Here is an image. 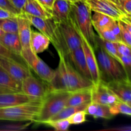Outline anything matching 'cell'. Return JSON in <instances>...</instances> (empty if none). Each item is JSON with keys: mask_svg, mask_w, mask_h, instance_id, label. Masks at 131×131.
I'll list each match as a JSON object with an SVG mask.
<instances>
[{"mask_svg": "<svg viewBox=\"0 0 131 131\" xmlns=\"http://www.w3.org/2000/svg\"><path fill=\"white\" fill-rule=\"evenodd\" d=\"M0 8L7 10L15 15H19L21 14L20 11H19L10 2V0H0Z\"/></svg>", "mask_w": 131, "mask_h": 131, "instance_id": "obj_36", "label": "cell"}, {"mask_svg": "<svg viewBox=\"0 0 131 131\" xmlns=\"http://www.w3.org/2000/svg\"><path fill=\"white\" fill-rule=\"evenodd\" d=\"M59 63L55 70V74L52 81L47 83V90L49 91H68L67 72L66 67V58L62 52H58Z\"/></svg>", "mask_w": 131, "mask_h": 131, "instance_id": "obj_8", "label": "cell"}, {"mask_svg": "<svg viewBox=\"0 0 131 131\" xmlns=\"http://www.w3.org/2000/svg\"><path fill=\"white\" fill-rule=\"evenodd\" d=\"M44 124L53 128L54 130L58 131H66L70 127V125L67 118L60 119L56 120H49Z\"/></svg>", "mask_w": 131, "mask_h": 131, "instance_id": "obj_31", "label": "cell"}, {"mask_svg": "<svg viewBox=\"0 0 131 131\" xmlns=\"http://www.w3.org/2000/svg\"><path fill=\"white\" fill-rule=\"evenodd\" d=\"M66 58V57H65ZM66 67L67 72V81L69 92H74L81 90L92 88L93 82L89 80L74 69L66 58Z\"/></svg>", "mask_w": 131, "mask_h": 131, "instance_id": "obj_12", "label": "cell"}, {"mask_svg": "<svg viewBox=\"0 0 131 131\" xmlns=\"http://www.w3.org/2000/svg\"><path fill=\"white\" fill-rule=\"evenodd\" d=\"M97 45L101 46L108 54L120 61V56L116 50L115 42L105 40L99 37H97Z\"/></svg>", "mask_w": 131, "mask_h": 131, "instance_id": "obj_28", "label": "cell"}, {"mask_svg": "<svg viewBox=\"0 0 131 131\" xmlns=\"http://www.w3.org/2000/svg\"><path fill=\"white\" fill-rule=\"evenodd\" d=\"M86 114L84 110L75 113L67 118L71 125H78L84 123L86 121Z\"/></svg>", "mask_w": 131, "mask_h": 131, "instance_id": "obj_33", "label": "cell"}, {"mask_svg": "<svg viewBox=\"0 0 131 131\" xmlns=\"http://www.w3.org/2000/svg\"><path fill=\"white\" fill-rule=\"evenodd\" d=\"M0 56L14 59V60H17V61L22 63H23V61H24V60H23V59L22 58V57L17 56V55L15 54H14L13 52H12L10 51H9L6 47H5V46L2 44V43H1V42H0Z\"/></svg>", "mask_w": 131, "mask_h": 131, "instance_id": "obj_37", "label": "cell"}, {"mask_svg": "<svg viewBox=\"0 0 131 131\" xmlns=\"http://www.w3.org/2000/svg\"><path fill=\"white\" fill-rule=\"evenodd\" d=\"M97 34H98V37L99 38L105 40L112 42H122L121 40L118 37H116L110 29H106L103 31H101L97 33Z\"/></svg>", "mask_w": 131, "mask_h": 131, "instance_id": "obj_34", "label": "cell"}, {"mask_svg": "<svg viewBox=\"0 0 131 131\" xmlns=\"http://www.w3.org/2000/svg\"><path fill=\"white\" fill-rule=\"evenodd\" d=\"M91 11L108 15L116 20L122 19L124 14L109 0H86Z\"/></svg>", "mask_w": 131, "mask_h": 131, "instance_id": "obj_14", "label": "cell"}, {"mask_svg": "<svg viewBox=\"0 0 131 131\" xmlns=\"http://www.w3.org/2000/svg\"><path fill=\"white\" fill-rule=\"evenodd\" d=\"M90 102H87V103L84 104H82L78 106H65L58 113L56 114L55 116H54L49 120H60V119L68 118L69 116H71L72 115H73L75 113L85 110V108L86 107V106H88Z\"/></svg>", "mask_w": 131, "mask_h": 131, "instance_id": "obj_27", "label": "cell"}, {"mask_svg": "<svg viewBox=\"0 0 131 131\" xmlns=\"http://www.w3.org/2000/svg\"><path fill=\"white\" fill-rule=\"evenodd\" d=\"M21 82L13 78L8 72L0 66V88L12 92H20Z\"/></svg>", "mask_w": 131, "mask_h": 131, "instance_id": "obj_25", "label": "cell"}, {"mask_svg": "<svg viewBox=\"0 0 131 131\" xmlns=\"http://www.w3.org/2000/svg\"><path fill=\"white\" fill-rule=\"evenodd\" d=\"M118 23L120 27L122 42L131 47V33L121 24V23H120L119 20Z\"/></svg>", "mask_w": 131, "mask_h": 131, "instance_id": "obj_38", "label": "cell"}, {"mask_svg": "<svg viewBox=\"0 0 131 131\" xmlns=\"http://www.w3.org/2000/svg\"><path fill=\"white\" fill-rule=\"evenodd\" d=\"M51 41L49 38L40 32L31 31L30 46L31 51L35 54L46 51L49 46Z\"/></svg>", "mask_w": 131, "mask_h": 131, "instance_id": "obj_21", "label": "cell"}, {"mask_svg": "<svg viewBox=\"0 0 131 131\" xmlns=\"http://www.w3.org/2000/svg\"><path fill=\"white\" fill-rule=\"evenodd\" d=\"M20 92L33 99H42L48 92L47 86L29 74L21 82Z\"/></svg>", "mask_w": 131, "mask_h": 131, "instance_id": "obj_10", "label": "cell"}, {"mask_svg": "<svg viewBox=\"0 0 131 131\" xmlns=\"http://www.w3.org/2000/svg\"><path fill=\"white\" fill-rule=\"evenodd\" d=\"M91 102L109 107L120 101L102 81L98 84H93L91 88Z\"/></svg>", "mask_w": 131, "mask_h": 131, "instance_id": "obj_11", "label": "cell"}, {"mask_svg": "<svg viewBox=\"0 0 131 131\" xmlns=\"http://www.w3.org/2000/svg\"><path fill=\"white\" fill-rule=\"evenodd\" d=\"M110 112L114 116L118 114L129 115L131 116V106L123 101H118L110 107Z\"/></svg>", "mask_w": 131, "mask_h": 131, "instance_id": "obj_30", "label": "cell"}, {"mask_svg": "<svg viewBox=\"0 0 131 131\" xmlns=\"http://www.w3.org/2000/svg\"><path fill=\"white\" fill-rule=\"evenodd\" d=\"M68 1H69L70 3H75V2H78V1H86V0H67Z\"/></svg>", "mask_w": 131, "mask_h": 131, "instance_id": "obj_46", "label": "cell"}, {"mask_svg": "<svg viewBox=\"0 0 131 131\" xmlns=\"http://www.w3.org/2000/svg\"><path fill=\"white\" fill-rule=\"evenodd\" d=\"M3 33H4V32H3V31H2V30H1V29H0V37H1V35H3Z\"/></svg>", "mask_w": 131, "mask_h": 131, "instance_id": "obj_47", "label": "cell"}, {"mask_svg": "<svg viewBox=\"0 0 131 131\" xmlns=\"http://www.w3.org/2000/svg\"><path fill=\"white\" fill-rule=\"evenodd\" d=\"M92 11L85 1L71 3L69 21L95 49L97 47V36L92 24Z\"/></svg>", "mask_w": 131, "mask_h": 131, "instance_id": "obj_1", "label": "cell"}, {"mask_svg": "<svg viewBox=\"0 0 131 131\" xmlns=\"http://www.w3.org/2000/svg\"><path fill=\"white\" fill-rule=\"evenodd\" d=\"M48 12L51 14V9L55 0H37Z\"/></svg>", "mask_w": 131, "mask_h": 131, "instance_id": "obj_39", "label": "cell"}, {"mask_svg": "<svg viewBox=\"0 0 131 131\" xmlns=\"http://www.w3.org/2000/svg\"><path fill=\"white\" fill-rule=\"evenodd\" d=\"M42 99L28 103L0 108V120L14 122H34L40 109Z\"/></svg>", "mask_w": 131, "mask_h": 131, "instance_id": "obj_4", "label": "cell"}, {"mask_svg": "<svg viewBox=\"0 0 131 131\" xmlns=\"http://www.w3.org/2000/svg\"><path fill=\"white\" fill-rule=\"evenodd\" d=\"M30 124L29 122L28 123H26L24 125H19L17 126V125H7L3 126L0 128V130H17V129H23Z\"/></svg>", "mask_w": 131, "mask_h": 131, "instance_id": "obj_40", "label": "cell"}, {"mask_svg": "<svg viewBox=\"0 0 131 131\" xmlns=\"http://www.w3.org/2000/svg\"><path fill=\"white\" fill-rule=\"evenodd\" d=\"M124 15L131 14V0H109Z\"/></svg>", "mask_w": 131, "mask_h": 131, "instance_id": "obj_32", "label": "cell"}, {"mask_svg": "<svg viewBox=\"0 0 131 131\" xmlns=\"http://www.w3.org/2000/svg\"><path fill=\"white\" fill-rule=\"evenodd\" d=\"M0 66L3 68L13 78L19 81H22L31 74L28 66L23 63L10 58L0 56Z\"/></svg>", "mask_w": 131, "mask_h": 131, "instance_id": "obj_13", "label": "cell"}, {"mask_svg": "<svg viewBox=\"0 0 131 131\" xmlns=\"http://www.w3.org/2000/svg\"><path fill=\"white\" fill-rule=\"evenodd\" d=\"M0 42L9 51L21 57L22 47L18 33H4L0 37Z\"/></svg>", "mask_w": 131, "mask_h": 131, "instance_id": "obj_20", "label": "cell"}, {"mask_svg": "<svg viewBox=\"0 0 131 131\" xmlns=\"http://www.w3.org/2000/svg\"><path fill=\"white\" fill-rule=\"evenodd\" d=\"M91 88L71 92L65 106H78L91 102Z\"/></svg>", "mask_w": 131, "mask_h": 131, "instance_id": "obj_24", "label": "cell"}, {"mask_svg": "<svg viewBox=\"0 0 131 131\" xmlns=\"http://www.w3.org/2000/svg\"><path fill=\"white\" fill-rule=\"evenodd\" d=\"M86 115L93 116L94 118L111 119L113 115L111 113L110 107L107 106L90 102L84 110Z\"/></svg>", "mask_w": 131, "mask_h": 131, "instance_id": "obj_23", "label": "cell"}, {"mask_svg": "<svg viewBox=\"0 0 131 131\" xmlns=\"http://www.w3.org/2000/svg\"><path fill=\"white\" fill-rule=\"evenodd\" d=\"M104 83L120 101L126 102L129 105L131 104V80L130 79Z\"/></svg>", "mask_w": 131, "mask_h": 131, "instance_id": "obj_15", "label": "cell"}, {"mask_svg": "<svg viewBox=\"0 0 131 131\" xmlns=\"http://www.w3.org/2000/svg\"><path fill=\"white\" fill-rule=\"evenodd\" d=\"M119 20L121 23V24L131 33V23H129L127 21H125V20H122V19H120Z\"/></svg>", "mask_w": 131, "mask_h": 131, "instance_id": "obj_43", "label": "cell"}, {"mask_svg": "<svg viewBox=\"0 0 131 131\" xmlns=\"http://www.w3.org/2000/svg\"><path fill=\"white\" fill-rule=\"evenodd\" d=\"M10 1L21 13L22 9H23L26 0H10Z\"/></svg>", "mask_w": 131, "mask_h": 131, "instance_id": "obj_41", "label": "cell"}, {"mask_svg": "<svg viewBox=\"0 0 131 131\" xmlns=\"http://www.w3.org/2000/svg\"><path fill=\"white\" fill-rule=\"evenodd\" d=\"M66 58L70 63L74 69L78 70L81 75L89 80L92 81L90 73L86 61L84 52L81 46L79 48L69 52L66 56Z\"/></svg>", "mask_w": 131, "mask_h": 131, "instance_id": "obj_16", "label": "cell"}, {"mask_svg": "<svg viewBox=\"0 0 131 131\" xmlns=\"http://www.w3.org/2000/svg\"><path fill=\"white\" fill-rule=\"evenodd\" d=\"M122 20H125V21H127L129 23H131V17H128L126 16V15H124V16L122 17Z\"/></svg>", "mask_w": 131, "mask_h": 131, "instance_id": "obj_44", "label": "cell"}, {"mask_svg": "<svg viewBox=\"0 0 131 131\" xmlns=\"http://www.w3.org/2000/svg\"><path fill=\"white\" fill-rule=\"evenodd\" d=\"M126 15V16H128V17H131V14H129V15Z\"/></svg>", "mask_w": 131, "mask_h": 131, "instance_id": "obj_48", "label": "cell"}, {"mask_svg": "<svg viewBox=\"0 0 131 131\" xmlns=\"http://www.w3.org/2000/svg\"><path fill=\"white\" fill-rule=\"evenodd\" d=\"M22 58L29 68L31 69L42 81L49 83L52 81L55 74V70L51 69L38 55L31 50L21 52Z\"/></svg>", "mask_w": 131, "mask_h": 131, "instance_id": "obj_6", "label": "cell"}, {"mask_svg": "<svg viewBox=\"0 0 131 131\" xmlns=\"http://www.w3.org/2000/svg\"><path fill=\"white\" fill-rule=\"evenodd\" d=\"M130 106H131V104H130Z\"/></svg>", "mask_w": 131, "mask_h": 131, "instance_id": "obj_49", "label": "cell"}, {"mask_svg": "<svg viewBox=\"0 0 131 131\" xmlns=\"http://www.w3.org/2000/svg\"><path fill=\"white\" fill-rule=\"evenodd\" d=\"M18 22V35L22 47V52L31 50L30 46L31 28V24L26 17L20 14L17 17Z\"/></svg>", "mask_w": 131, "mask_h": 131, "instance_id": "obj_17", "label": "cell"}, {"mask_svg": "<svg viewBox=\"0 0 131 131\" xmlns=\"http://www.w3.org/2000/svg\"><path fill=\"white\" fill-rule=\"evenodd\" d=\"M70 8L71 3L67 0H55L51 11V17L56 23L68 21Z\"/></svg>", "mask_w": 131, "mask_h": 131, "instance_id": "obj_18", "label": "cell"}, {"mask_svg": "<svg viewBox=\"0 0 131 131\" xmlns=\"http://www.w3.org/2000/svg\"><path fill=\"white\" fill-rule=\"evenodd\" d=\"M57 52H62L65 57L71 51L81 46V38L69 20L57 23Z\"/></svg>", "mask_w": 131, "mask_h": 131, "instance_id": "obj_5", "label": "cell"}, {"mask_svg": "<svg viewBox=\"0 0 131 131\" xmlns=\"http://www.w3.org/2000/svg\"><path fill=\"white\" fill-rule=\"evenodd\" d=\"M34 100L21 92L0 93V108L28 103Z\"/></svg>", "mask_w": 131, "mask_h": 131, "instance_id": "obj_19", "label": "cell"}, {"mask_svg": "<svg viewBox=\"0 0 131 131\" xmlns=\"http://www.w3.org/2000/svg\"><path fill=\"white\" fill-rule=\"evenodd\" d=\"M23 14L28 19L31 25L33 26L40 33L49 38L51 43H52L55 49H56L58 46L57 38V23L53 20V19L52 17L44 19L27 14Z\"/></svg>", "mask_w": 131, "mask_h": 131, "instance_id": "obj_7", "label": "cell"}, {"mask_svg": "<svg viewBox=\"0 0 131 131\" xmlns=\"http://www.w3.org/2000/svg\"><path fill=\"white\" fill-rule=\"evenodd\" d=\"M115 20L116 19L108 15L101 13L93 12V14L92 15V24L97 33L104 29H109Z\"/></svg>", "mask_w": 131, "mask_h": 131, "instance_id": "obj_26", "label": "cell"}, {"mask_svg": "<svg viewBox=\"0 0 131 131\" xmlns=\"http://www.w3.org/2000/svg\"><path fill=\"white\" fill-rule=\"evenodd\" d=\"M95 52L102 81L106 83L111 81L129 79L122 64L108 54L101 46L97 45Z\"/></svg>", "mask_w": 131, "mask_h": 131, "instance_id": "obj_2", "label": "cell"}, {"mask_svg": "<svg viewBox=\"0 0 131 131\" xmlns=\"http://www.w3.org/2000/svg\"><path fill=\"white\" fill-rule=\"evenodd\" d=\"M116 50L120 56H128L131 54V47L122 42H115Z\"/></svg>", "mask_w": 131, "mask_h": 131, "instance_id": "obj_35", "label": "cell"}, {"mask_svg": "<svg viewBox=\"0 0 131 131\" xmlns=\"http://www.w3.org/2000/svg\"><path fill=\"white\" fill-rule=\"evenodd\" d=\"M8 92H12L9 90L5 89V88H0V93H8Z\"/></svg>", "mask_w": 131, "mask_h": 131, "instance_id": "obj_45", "label": "cell"}, {"mask_svg": "<svg viewBox=\"0 0 131 131\" xmlns=\"http://www.w3.org/2000/svg\"><path fill=\"white\" fill-rule=\"evenodd\" d=\"M71 92L68 91H49L42 99V104L35 122L44 124L58 113L66 106Z\"/></svg>", "mask_w": 131, "mask_h": 131, "instance_id": "obj_3", "label": "cell"}, {"mask_svg": "<svg viewBox=\"0 0 131 131\" xmlns=\"http://www.w3.org/2000/svg\"><path fill=\"white\" fill-rule=\"evenodd\" d=\"M21 14L44 19L51 17V14L48 12L37 0H26L22 9Z\"/></svg>", "mask_w": 131, "mask_h": 131, "instance_id": "obj_22", "label": "cell"}, {"mask_svg": "<svg viewBox=\"0 0 131 131\" xmlns=\"http://www.w3.org/2000/svg\"><path fill=\"white\" fill-rule=\"evenodd\" d=\"M79 35L81 38V47L84 52L86 61L90 73L92 81L94 84H98L101 81V73H100L95 49L83 35L81 34H79Z\"/></svg>", "mask_w": 131, "mask_h": 131, "instance_id": "obj_9", "label": "cell"}, {"mask_svg": "<svg viewBox=\"0 0 131 131\" xmlns=\"http://www.w3.org/2000/svg\"><path fill=\"white\" fill-rule=\"evenodd\" d=\"M17 17L0 19V29L4 33H17L18 22Z\"/></svg>", "mask_w": 131, "mask_h": 131, "instance_id": "obj_29", "label": "cell"}, {"mask_svg": "<svg viewBox=\"0 0 131 131\" xmlns=\"http://www.w3.org/2000/svg\"><path fill=\"white\" fill-rule=\"evenodd\" d=\"M17 16H18V15H14V14L10 13V12L7 11V10H4V9L1 8H0V19L15 17Z\"/></svg>", "mask_w": 131, "mask_h": 131, "instance_id": "obj_42", "label": "cell"}]
</instances>
